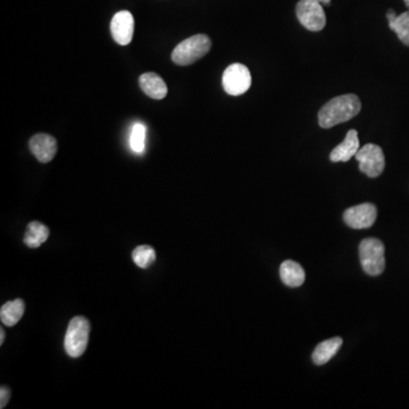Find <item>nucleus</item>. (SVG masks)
<instances>
[{
	"label": "nucleus",
	"instance_id": "nucleus-11",
	"mask_svg": "<svg viewBox=\"0 0 409 409\" xmlns=\"http://www.w3.org/2000/svg\"><path fill=\"white\" fill-rule=\"evenodd\" d=\"M360 139L356 130H350L347 133L346 138L331 152V162H348L351 157L356 156L360 150Z\"/></svg>",
	"mask_w": 409,
	"mask_h": 409
},
{
	"label": "nucleus",
	"instance_id": "nucleus-4",
	"mask_svg": "<svg viewBox=\"0 0 409 409\" xmlns=\"http://www.w3.org/2000/svg\"><path fill=\"white\" fill-rule=\"evenodd\" d=\"M384 244L379 239H365L360 244V264L371 277H377L386 268Z\"/></svg>",
	"mask_w": 409,
	"mask_h": 409
},
{
	"label": "nucleus",
	"instance_id": "nucleus-17",
	"mask_svg": "<svg viewBox=\"0 0 409 409\" xmlns=\"http://www.w3.org/2000/svg\"><path fill=\"white\" fill-rule=\"evenodd\" d=\"M49 229L46 225L40 222H31L27 225V232L24 235V244L34 249L40 247L49 238Z\"/></svg>",
	"mask_w": 409,
	"mask_h": 409
},
{
	"label": "nucleus",
	"instance_id": "nucleus-23",
	"mask_svg": "<svg viewBox=\"0 0 409 409\" xmlns=\"http://www.w3.org/2000/svg\"><path fill=\"white\" fill-rule=\"evenodd\" d=\"M404 3H405V5H406V6L408 7L409 10V0H404Z\"/></svg>",
	"mask_w": 409,
	"mask_h": 409
},
{
	"label": "nucleus",
	"instance_id": "nucleus-20",
	"mask_svg": "<svg viewBox=\"0 0 409 409\" xmlns=\"http://www.w3.org/2000/svg\"><path fill=\"white\" fill-rule=\"evenodd\" d=\"M10 399V390L7 386L0 388V408L3 409L7 406Z\"/></svg>",
	"mask_w": 409,
	"mask_h": 409
},
{
	"label": "nucleus",
	"instance_id": "nucleus-3",
	"mask_svg": "<svg viewBox=\"0 0 409 409\" xmlns=\"http://www.w3.org/2000/svg\"><path fill=\"white\" fill-rule=\"evenodd\" d=\"M90 323L86 317L76 316L71 320L65 334V350L69 357L82 356L89 342Z\"/></svg>",
	"mask_w": 409,
	"mask_h": 409
},
{
	"label": "nucleus",
	"instance_id": "nucleus-5",
	"mask_svg": "<svg viewBox=\"0 0 409 409\" xmlns=\"http://www.w3.org/2000/svg\"><path fill=\"white\" fill-rule=\"evenodd\" d=\"M250 71L244 64H232L225 69L222 76V84L225 93L230 96H241L251 86Z\"/></svg>",
	"mask_w": 409,
	"mask_h": 409
},
{
	"label": "nucleus",
	"instance_id": "nucleus-1",
	"mask_svg": "<svg viewBox=\"0 0 409 409\" xmlns=\"http://www.w3.org/2000/svg\"><path fill=\"white\" fill-rule=\"evenodd\" d=\"M362 109V102L356 95L348 93L336 97L327 102L318 112V123L323 129H331L334 126L348 122L358 115Z\"/></svg>",
	"mask_w": 409,
	"mask_h": 409
},
{
	"label": "nucleus",
	"instance_id": "nucleus-12",
	"mask_svg": "<svg viewBox=\"0 0 409 409\" xmlns=\"http://www.w3.org/2000/svg\"><path fill=\"white\" fill-rule=\"evenodd\" d=\"M139 84L142 91L152 100H164L167 95L165 81L156 73H143L139 78Z\"/></svg>",
	"mask_w": 409,
	"mask_h": 409
},
{
	"label": "nucleus",
	"instance_id": "nucleus-22",
	"mask_svg": "<svg viewBox=\"0 0 409 409\" xmlns=\"http://www.w3.org/2000/svg\"><path fill=\"white\" fill-rule=\"evenodd\" d=\"M316 1L322 3V5H329L331 3V0H316Z\"/></svg>",
	"mask_w": 409,
	"mask_h": 409
},
{
	"label": "nucleus",
	"instance_id": "nucleus-15",
	"mask_svg": "<svg viewBox=\"0 0 409 409\" xmlns=\"http://www.w3.org/2000/svg\"><path fill=\"white\" fill-rule=\"evenodd\" d=\"M389 21V27L398 36L400 41L409 47V10L400 15H397L395 10H390L386 13Z\"/></svg>",
	"mask_w": 409,
	"mask_h": 409
},
{
	"label": "nucleus",
	"instance_id": "nucleus-2",
	"mask_svg": "<svg viewBox=\"0 0 409 409\" xmlns=\"http://www.w3.org/2000/svg\"><path fill=\"white\" fill-rule=\"evenodd\" d=\"M211 41L206 34H196L183 40L175 47L172 53V60L180 67H188L202 60L211 50Z\"/></svg>",
	"mask_w": 409,
	"mask_h": 409
},
{
	"label": "nucleus",
	"instance_id": "nucleus-16",
	"mask_svg": "<svg viewBox=\"0 0 409 409\" xmlns=\"http://www.w3.org/2000/svg\"><path fill=\"white\" fill-rule=\"evenodd\" d=\"M25 312V304L22 299H15L3 305L0 309V320L6 327H14L20 322Z\"/></svg>",
	"mask_w": 409,
	"mask_h": 409
},
{
	"label": "nucleus",
	"instance_id": "nucleus-13",
	"mask_svg": "<svg viewBox=\"0 0 409 409\" xmlns=\"http://www.w3.org/2000/svg\"><path fill=\"white\" fill-rule=\"evenodd\" d=\"M281 280L285 285L291 288L301 287L306 279L304 268L294 261H285L281 264Z\"/></svg>",
	"mask_w": 409,
	"mask_h": 409
},
{
	"label": "nucleus",
	"instance_id": "nucleus-7",
	"mask_svg": "<svg viewBox=\"0 0 409 409\" xmlns=\"http://www.w3.org/2000/svg\"><path fill=\"white\" fill-rule=\"evenodd\" d=\"M355 159L360 163V170L369 178H377L386 167V159L379 145L367 143L357 152Z\"/></svg>",
	"mask_w": 409,
	"mask_h": 409
},
{
	"label": "nucleus",
	"instance_id": "nucleus-18",
	"mask_svg": "<svg viewBox=\"0 0 409 409\" xmlns=\"http://www.w3.org/2000/svg\"><path fill=\"white\" fill-rule=\"evenodd\" d=\"M132 259L140 268H148L156 261V253L150 246H139L132 251Z\"/></svg>",
	"mask_w": 409,
	"mask_h": 409
},
{
	"label": "nucleus",
	"instance_id": "nucleus-6",
	"mask_svg": "<svg viewBox=\"0 0 409 409\" xmlns=\"http://www.w3.org/2000/svg\"><path fill=\"white\" fill-rule=\"evenodd\" d=\"M298 20L307 30L318 32L327 25L323 5L316 0H301L296 7Z\"/></svg>",
	"mask_w": 409,
	"mask_h": 409
},
{
	"label": "nucleus",
	"instance_id": "nucleus-14",
	"mask_svg": "<svg viewBox=\"0 0 409 409\" xmlns=\"http://www.w3.org/2000/svg\"><path fill=\"white\" fill-rule=\"evenodd\" d=\"M342 343V339L339 337L320 342L314 350L313 356H312L314 363L316 365L327 364L339 351Z\"/></svg>",
	"mask_w": 409,
	"mask_h": 409
},
{
	"label": "nucleus",
	"instance_id": "nucleus-8",
	"mask_svg": "<svg viewBox=\"0 0 409 409\" xmlns=\"http://www.w3.org/2000/svg\"><path fill=\"white\" fill-rule=\"evenodd\" d=\"M376 218H377V209L375 204L370 202L348 208L343 214V220L346 222V224L356 230L371 228L374 224Z\"/></svg>",
	"mask_w": 409,
	"mask_h": 409
},
{
	"label": "nucleus",
	"instance_id": "nucleus-19",
	"mask_svg": "<svg viewBox=\"0 0 409 409\" xmlns=\"http://www.w3.org/2000/svg\"><path fill=\"white\" fill-rule=\"evenodd\" d=\"M145 126L141 123H136L131 133V148L136 152L145 150Z\"/></svg>",
	"mask_w": 409,
	"mask_h": 409
},
{
	"label": "nucleus",
	"instance_id": "nucleus-10",
	"mask_svg": "<svg viewBox=\"0 0 409 409\" xmlns=\"http://www.w3.org/2000/svg\"><path fill=\"white\" fill-rule=\"evenodd\" d=\"M29 147L40 163L51 162L58 149L56 139L47 133H39L32 137L29 142Z\"/></svg>",
	"mask_w": 409,
	"mask_h": 409
},
{
	"label": "nucleus",
	"instance_id": "nucleus-21",
	"mask_svg": "<svg viewBox=\"0 0 409 409\" xmlns=\"http://www.w3.org/2000/svg\"><path fill=\"white\" fill-rule=\"evenodd\" d=\"M3 340H5V332L3 329H0V344H3Z\"/></svg>",
	"mask_w": 409,
	"mask_h": 409
},
{
	"label": "nucleus",
	"instance_id": "nucleus-9",
	"mask_svg": "<svg viewBox=\"0 0 409 409\" xmlns=\"http://www.w3.org/2000/svg\"><path fill=\"white\" fill-rule=\"evenodd\" d=\"M113 39L121 46H128L135 34V17L129 10H121L113 16L110 22Z\"/></svg>",
	"mask_w": 409,
	"mask_h": 409
}]
</instances>
